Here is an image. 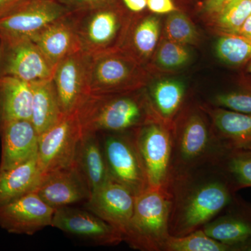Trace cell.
Returning <instances> with one entry per match:
<instances>
[{
  "label": "cell",
  "mask_w": 251,
  "mask_h": 251,
  "mask_svg": "<svg viewBox=\"0 0 251 251\" xmlns=\"http://www.w3.org/2000/svg\"><path fill=\"white\" fill-rule=\"evenodd\" d=\"M39 134L30 120H18L0 130V170H8L29 161L37 154Z\"/></svg>",
  "instance_id": "18"
},
{
  "label": "cell",
  "mask_w": 251,
  "mask_h": 251,
  "mask_svg": "<svg viewBox=\"0 0 251 251\" xmlns=\"http://www.w3.org/2000/svg\"><path fill=\"white\" fill-rule=\"evenodd\" d=\"M82 132L77 112L65 115L39 136L37 158L42 176L76 164Z\"/></svg>",
  "instance_id": "10"
},
{
  "label": "cell",
  "mask_w": 251,
  "mask_h": 251,
  "mask_svg": "<svg viewBox=\"0 0 251 251\" xmlns=\"http://www.w3.org/2000/svg\"><path fill=\"white\" fill-rule=\"evenodd\" d=\"M247 72L251 74V60L249 62V65H248Z\"/></svg>",
  "instance_id": "41"
},
{
  "label": "cell",
  "mask_w": 251,
  "mask_h": 251,
  "mask_svg": "<svg viewBox=\"0 0 251 251\" xmlns=\"http://www.w3.org/2000/svg\"><path fill=\"white\" fill-rule=\"evenodd\" d=\"M147 8L156 14H169L177 10L173 0H148Z\"/></svg>",
  "instance_id": "35"
},
{
  "label": "cell",
  "mask_w": 251,
  "mask_h": 251,
  "mask_svg": "<svg viewBox=\"0 0 251 251\" xmlns=\"http://www.w3.org/2000/svg\"><path fill=\"white\" fill-rule=\"evenodd\" d=\"M171 195L163 188H148L135 196L134 211L124 242L132 249L163 251L168 237Z\"/></svg>",
  "instance_id": "5"
},
{
  "label": "cell",
  "mask_w": 251,
  "mask_h": 251,
  "mask_svg": "<svg viewBox=\"0 0 251 251\" xmlns=\"http://www.w3.org/2000/svg\"><path fill=\"white\" fill-rule=\"evenodd\" d=\"M135 202L133 193L110 179L91 194L85 206L124 235L133 217Z\"/></svg>",
  "instance_id": "15"
},
{
  "label": "cell",
  "mask_w": 251,
  "mask_h": 251,
  "mask_svg": "<svg viewBox=\"0 0 251 251\" xmlns=\"http://www.w3.org/2000/svg\"><path fill=\"white\" fill-rule=\"evenodd\" d=\"M202 229L209 237L235 251L238 246L251 239V204L236 195L233 201Z\"/></svg>",
  "instance_id": "17"
},
{
  "label": "cell",
  "mask_w": 251,
  "mask_h": 251,
  "mask_svg": "<svg viewBox=\"0 0 251 251\" xmlns=\"http://www.w3.org/2000/svg\"><path fill=\"white\" fill-rule=\"evenodd\" d=\"M124 6L133 14H140L147 8L148 0H121Z\"/></svg>",
  "instance_id": "38"
},
{
  "label": "cell",
  "mask_w": 251,
  "mask_h": 251,
  "mask_svg": "<svg viewBox=\"0 0 251 251\" xmlns=\"http://www.w3.org/2000/svg\"><path fill=\"white\" fill-rule=\"evenodd\" d=\"M239 34L251 37V15L247 18L244 24L243 25L242 29L239 31Z\"/></svg>",
  "instance_id": "39"
},
{
  "label": "cell",
  "mask_w": 251,
  "mask_h": 251,
  "mask_svg": "<svg viewBox=\"0 0 251 251\" xmlns=\"http://www.w3.org/2000/svg\"><path fill=\"white\" fill-rule=\"evenodd\" d=\"M204 105L251 115V88L225 91L211 95Z\"/></svg>",
  "instance_id": "32"
},
{
  "label": "cell",
  "mask_w": 251,
  "mask_h": 251,
  "mask_svg": "<svg viewBox=\"0 0 251 251\" xmlns=\"http://www.w3.org/2000/svg\"><path fill=\"white\" fill-rule=\"evenodd\" d=\"M170 234L181 237L202 228L236 196L221 167L208 163L172 179Z\"/></svg>",
  "instance_id": "1"
},
{
  "label": "cell",
  "mask_w": 251,
  "mask_h": 251,
  "mask_svg": "<svg viewBox=\"0 0 251 251\" xmlns=\"http://www.w3.org/2000/svg\"><path fill=\"white\" fill-rule=\"evenodd\" d=\"M146 92L157 116L172 126L175 119L184 107V84L175 79H163L153 83Z\"/></svg>",
  "instance_id": "26"
},
{
  "label": "cell",
  "mask_w": 251,
  "mask_h": 251,
  "mask_svg": "<svg viewBox=\"0 0 251 251\" xmlns=\"http://www.w3.org/2000/svg\"><path fill=\"white\" fill-rule=\"evenodd\" d=\"M235 251H251V239L238 246Z\"/></svg>",
  "instance_id": "40"
},
{
  "label": "cell",
  "mask_w": 251,
  "mask_h": 251,
  "mask_svg": "<svg viewBox=\"0 0 251 251\" xmlns=\"http://www.w3.org/2000/svg\"><path fill=\"white\" fill-rule=\"evenodd\" d=\"M235 192L251 187V150L226 149L217 161Z\"/></svg>",
  "instance_id": "27"
},
{
  "label": "cell",
  "mask_w": 251,
  "mask_h": 251,
  "mask_svg": "<svg viewBox=\"0 0 251 251\" xmlns=\"http://www.w3.org/2000/svg\"><path fill=\"white\" fill-rule=\"evenodd\" d=\"M76 112L82 134L133 133L148 122L159 119L145 87L123 93L90 94Z\"/></svg>",
  "instance_id": "2"
},
{
  "label": "cell",
  "mask_w": 251,
  "mask_h": 251,
  "mask_svg": "<svg viewBox=\"0 0 251 251\" xmlns=\"http://www.w3.org/2000/svg\"><path fill=\"white\" fill-rule=\"evenodd\" d=\"M171 133V181L198 167L217 163L227 149L201 105L184 106L172 124Z\"/></svg>",
  "instance_id": "3"
},
{
  "label": "cell",
  "mask_w": 251,
  "mask_h": 251,
  "mask_svg": "<svg viewBox=\"0 0 251 251\" xmlns=\"http://www.w3.org/2000/svg\"><path fill=\"white\" fill-rule=\"evenodd\" d=\"M54 68L29 38L0 36V77L40 82L52 79Z\"/></svg>",
  "instance_id": "8"
},
{
  "label": "cell",
  "mask_w": 251,
  "mask_h": 251,
  "mask_svg": "<svg viewBox=\"0 0 251 251\" xmlns=\"http://www.w3.org/2000/svg\"><path fill=\"white\" fill-rule=\"evenodd\" d=\"M63 6L67 8L71 12L82 11L98 7L108 4L114 0H57Z\"/></svg>",
  "instance_id": "34"
},
{
  "label": "cell",
  "mask_w": 251,
  "mask_h": 251,
  "mask_svg": "<svg viewBox=\"0 0 251 251\" xmlns=\"http://www.w3.org/2000/svg\"><path fill=\"white\" fill-rule=\"evenodd\" d=\"M160 32L161 22L157 16L133 14L122 49L147 67L154 53Z\"/></svg>",
  "instance_id": "22"
},
{
  "label": "cell",
  "mask_w": 251,
  "mask_h": 251,
  "mask_svg": "<svg viewBox=\"0 0 251 251\" xmlns=\"http://www.w3.org/2000/svg\"><path fill=\"white\" fill-rule=\"evenodd\" d=\"M100 135L110 179L125 186L135 196L143 193L148 188V183L133 133Z\"/></svg>",
  "instance_id": "9"
},
{
  "label": "cell",
  "mask_w": 251,
  "mask_h": 251,
  "mask_svg": "<svg viewBox=\"0 0 251 251\" xmlns=\"http://www.w3.org/2000/svg\"><path fill=\"white\" fill-rule=\"evenodd\" d=\"M148 69L122 49L92 56L90 90L92 94L123 93L148 85Z\"/></svg>",
  "instance_id": "6"
},
{
  "label": "cell",
  "mask_w": 251,
  "mask_h": 251,
  "mask_svg": "<svg viewBox=\"0 0 251 251\" xmlns=\"http://www.w3.org/2000/svg\"><path fill=\"white\" fill-rule=\"evenodd\" d=\"M229 0H205L202 4V12L212 18Z\"/></svg>",
  "instance_id": "37"
},
{
  "label": "cell",
  "mask_w": 251,
  "mask_h": 251,
  "mask_svg": "<svg viewBox=\"0 0 251 251\" xmlns=\"http://www.w3.org/2000/svg\"><path fill=\"white\" fill-rule=\"evenodd\" d=\"M76 165L87 181L91 194L110 179L99 134H82L77 150Z\"/></svg>",
  "instance_id": "23"
},
{
  "label": "cell",
  "mask_w": 251,
  "mask_h": 251,
  "mask_svg": "<svg viewBox=\"0 0 251 251\" xmlns=\"http://www.w3.org/2000/svg\"><path fill=\"white\" fill-rule=\"evenodd\" d=\"M42 178L37 154L8 170H0V206L34 191Z\"/></svg>",
  "instance_id": "24"
},
{
  "label": "cell",
  "mask_w": 251,
  "mask_h": 251,
  "mask_svg": "<svg viewBox=\"0 0 251 251\" xmlns=\"http://www.w3.org/2000/svg\"><path fill=\"white\" fill-rule=\"evenodd\" d=\"M164 29L167 39L178 44L196 45L199 41V33L192 21L177 10L168 15Z\"/></svg>",
  "instance_id": "31"
},
{
  "label": "cell",
  "mask_w": 251,
  "mask_h": 251,
  "mask_svg": "<svg viewBox=\"0 0 251 251\" xmlns=\"http://www.w3.org/2000/svg\"><path fill=\"white\" fill-rule=\"evenodd\" d=\"M191 59V52L186 46L168 39L162 41L157 50V65L166 70H175L184 67Z\"/></svg>",
  "instance_id": "33"
},
{
  "label": "cell",
  "mask_w": 251,
  "mask_h": 251,
  "mask_svg": "<svg viewBox=\"0 0 251 251\" xmlns=\"http://www.w3.org/2000/svg\"><path fill=\"white\" fill-rule=\"evenodd\" d=\"M216 44V53L223 62L240 67L251 60V37L242 34H221Z\"/></svg>",
  "instance_id": "29"
},
{
  "label": "cell",
  "mask_w": 251,
  "mask_h": 251,
  "mask_svg": "<svg viewBox=\"0 0 251 251\" xmlns=\"http://www.w3.org/2000/svg\"><path fill=\"white\" fill-rule=\"evenodd\" d=\"M33 92L30 82L0 77V130L18 120H30Z\"/></svg>",
  "instance_id": "21"
},
{
  "label": "cell",
  "mask_w": 251,
  "mask_h": 251,
  "mask_svg": "<svg viewBox=\"0 0 251 251\" xmlns=\"http://www.w3.org/2000/svg\"><path fill=\"white\" fill-rule=\"evenodd\" d=\"M33 99L30 121L40 135L64 117L52 79L31 82Z\"/></svg>",
  "instance_id": "25"
},
{
  "label": "cell",
  "mask_w": 251,
  "mask_h": 251,
  "mask_svg": "<svg viewBox=\"0 0 251 251\" xmlns=\"http://www.w3.org/2000/svg\"><path fill=\"white\" fill-rule=\"evenodd\" d=\"M210 118L214 133L227 149L251 150V115L201 105Z\"/></svg>",
  "instance_id": "20"
},
{
  "label": "cell",
  "mask_w": 251,
  "mask_h": 251,
  "mask_svg": "<svg viewBox=\"0 0 251 251\" xmlns=\"http://www.w3.org/2000/svg\"><path fill=\"white\" fill-rule=\"evenodd\" d=\"M70 14L51 23L31 39L54 67L67 56L81 50Z\"/></svg>",
  "instance_id": "19"
},
{
  "label": "cell",
  "mask_w": 251,
  "mask_h": 251,
  "mask_svg": "<svg viewBox=\"0 0 251 251\" xmlns=\"http://www.w3.org/2000/svg\"><path fill=\"white\" fill-rule=\"evenodd\" d=\"M54 211L31 191L0 206V227L11 234L32 235L51 226Z\"/></svg>",
  "instance_id": "13"
},
{
  "label": "cell",
  "mask_w": 251,
  "mask_h": 251,
  "mask_svg": "<svg viewBox=\"0 0 251 251\" xmlns=\"http://www.w3.org/2000/svg\"><path fill=\"white\" fill-rule=\"evenodd\" d=\"M92 56L80 50L67 56L55 66L52 81L64 115L76 112L90 94Z\"/></svg>",
  "instance_id": "11"
},
{
  "label": "cell",
  "mask_w": 251,
  "mask_h": 251,
  "mask_svg": "<svg viewBox=\"0 0 251 251\" xmlns=\"http://www.w3.org/2000/svg\"><path fill=\"white\" fill-rule=\"evenodd\" d=\"M163 251H232V249L209 237L201 228L181 237L170 236Z\"/></svg>",
  "instance_id": "30"
},
{
  "label": "cell",
  "mask_w": 251,
  "mask_h": 251,
  "mask_svg": "<svg viewBox=\"0 0 251 251\" xmlns=\"http://www.w3.org/2000/svg\"><path fill=\"white\" fill-rule=\"evenodd\" d=\"M26 0H0V21L9 16Z\"/></svg>",
  "instance_id": "36"
},
{
  "label": "cell",
  "mask_w": 251,
  "mask_h": 251,
  "mask_svg": "<svg viewBox=\"0 0 251 251\" xmlns=\"http://www.w3.org/2000/svg\"><path fill=\"white\" fill-rule=\"evenodd\" d=\"M34 191L54 209L87 202L91 196L90 187L76 164L44 175Z\"/></svg>",
  "instance_id": "16"
},
{
  "label": "cell",
  "mask_w": 251,
  "mask_h": 251,
  "mask_svg": "<svg viewBox=\"0 0 251 251\" xmlns=\"http://www.w3.org/2000/svg\"><path fill=\"white\" fill-rule=\"evenodd\" d=\"M51 226L99 245H117L124 242L118 229L87 209L70 206L56 209Z\"/></svg>",
  "instance_id": "14"
},
{
  "label": "cell",
  "mask_w": 251,
  "mask_h": 251,
  "mask_svg": "<svg viewBox=\"0 0 251 251\" xmlns=\"http://www.w3.org/2000/svg\"><path fill=\"white\" fill-rule=\"evenodd\" d=\"M251 15V0H229L212 17L221 34H239Z\"/></svg>",
  "instance_id": "28"
},
{
  "label": "cell",
  "mask_w": 251,
  "mask_h": 251,
  "mask_svg": "<svg viewBox=\"0 0 251 251\" xmlns=\"http://www.w3.org/2000/svg\"><path fill=\"white\" fill-rule=\"evenodd\" d=\"M70 13L57 0H26L0 21V36L31 39L51 23Z\"/></svg>",
  "instance_id": "12"
},
{
  "label": "cell",
  "mask_w": 251,
  "mask_h": 251,
  "mask_svg": "<svg viewBox=\"0 0 251 251\" xmlns=\"http://www.w3.org/2000/svg\"><path fill=\"white\" fill-rule=\"evenodd\" d=\"M148 188L168 190L171 182V126L160 119L148 122L133 133Z\"/></svg>",
  "instance_id": "7"
},
{
  "label": "cell",
  "mask_w": 251,
  "mask_h": 251,
  "mask_svg": "<svg viewBox=\"0 0 251 251\" xmlns=\"http://www.w3.org/2000/svg\"><path fill=\"white\" fill-rule=\"evenodd\" d=\"M133 14L117 0L71 12L81 50L94 56L122 49Z\"/></svg>",
  "instance_id": "4"
}]
</instances>
